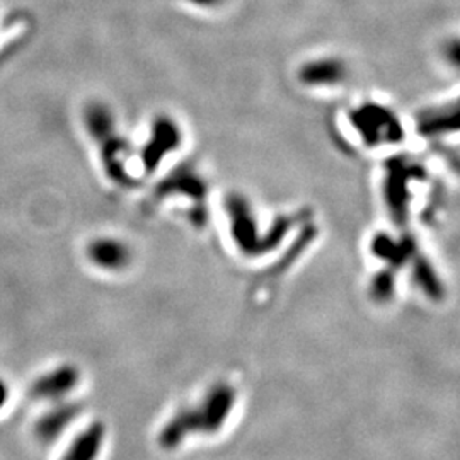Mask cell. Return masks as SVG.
<instances>
[{
	"mask_svg": "<svg viewBox=\"0 0 460 460\" xmlns=\"http://www.w3.org/2000/svg\"><path fill=\"white\" fill-rule=\"evenodd\" d=\"M235 402L234 389L222 384L212 389L203 404L174 414L161 429L157 442L164 450H172L195 433H215L227 421Z\"/></svg>",
	"mask_w": 460,
	"mask_h": 460,
	"instance_id": "cell-1",
	"label": "cell"
},
{
	"mask_svg": "<svg viewBox=\"0 0 460 460\" xmlns=\"http://www.w3.org/2000/svg\"><path fill=\"white\" fill-rule=\"evenodd\" d=\"M79 378L81 376L75 367L62 365L36 378L30 389V395L34 401H58L75 389Z\"/></svg>",
	"mask_w": 460,
	"mask_h": 460,
	"instance_id": "cell-2",
	"label": "cell"
},
{
	"mask_svg": "<svg viewBox=\"0 0 460 460\" xmlns=\"http://www.w3.org/2000/svg\"><path fill=\"white\" fill-rule=\"evenodd\" d=\"M79 414V408L75 406V404H70V402H66V404H58L57 408H53L51 411L47 412L38 423H36V437L41 440V442H45V444H49V442H53L64 429H66L72 421H74V418Z\"/></svg>",
	"mask_w": 460,
	"mask_h": 460,
	"instance_id": "cell-3",
	"label": "cell"
},
{
	"mask_svg": "<svg viewBox=\"0 0 460 460\" xmlns=\"http://www.w3.org/2000/svg\"><path fill=\"white\" fill-rule=\"evenodd\" d=\"M104 442L102 423H93L72 442L62 460H96Z\"/></svg>",
	"mask_w": 460,
	"mask_h": 460,
	"instance_id": "cell-4",
	"label": "cell"
},
{
	"mask_svg": "<svg viewBox=\"0 0 460 460\" xmlns=\"http://www.w3.org/2000/svg\"><path fill=\"white\" fill-rule=\"evenodd\" d=\"M89 258L102 268H116L123 260V251L113 241H96L89 247Z\"/></svg>",
	"mask_w": 460,
	"mask_h": 460,
	"instance_id": "cell-5",
	"label": "cell"
},
{
	"mask_svg": "<svg viewBox=\"0 0 460 460\" xmlns=\"http://www.w3.org/2000/svg\"><path fill=\"white\" fill-rule=\"evenodd\" d=\"M7 395H9V389H7L5 382L0 378V408L5 404V401H7Z\"/></svg>",
	"mask_w": 460,
	"mask_h": 460,
	"instance_id": "cell-6",
	"label": "cell"
},
{
	"mask_svg": "<svg viewBox=\"0 0 460 460\" xmlns=\"http://www.w3.org/2000/svg\"><path fill=\"white\" fill-rule=\"evenodd\" d=\"M197 5H203V7H212V5H218L222 0H190Z\"/></svg>",
	"mask_w": 460,
	"mask_h": 460,
	"instance_id": "cell-7",
	"label": "cell"
}]
</instances>
